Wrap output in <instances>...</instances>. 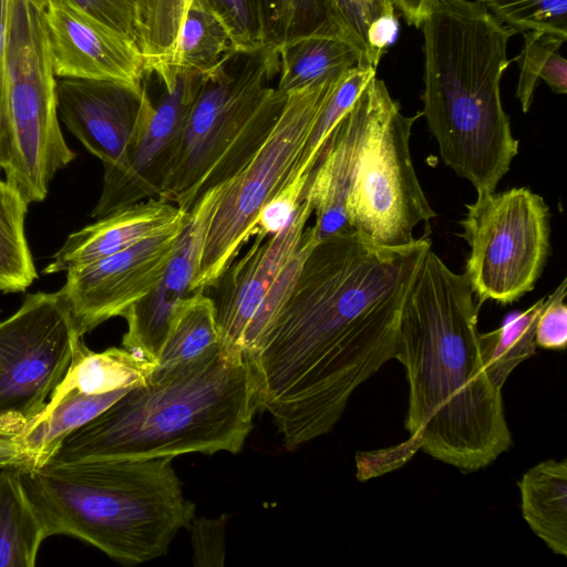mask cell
Here are the masks:
<instances>
[{
  "label": "cell",
  "mask_w": 567,
  "mask_h": 567,
  "mask_svg": "<svg viewBox=\"0 0 567 567\" xmlns=\"http://www.w3.org/2000/svg\"><path fill=\"white\" fill-rule=\"evenodd\" d=\"M431 248L382 247L354 231L318 240L247 360L258 410L287 450L329 433L353 392L398 348L402 309Z\"/></svg>",
  "instance_id": "cell-1"
},
{
  "label": "cell",
  "mask_w": 567,
  "mask_h": 567,
  "mask_svg": "<svg viewBox=\"0 0 567 567\" xmlns=\"http://www.w3.org/2000/svg\"><path fill=\"white\" fill-rule=\"evenodd\" d=\"M481 305L465 272L430 248L408 292L394 359L409 383L405 429L426 454L476 472L513 445L502 389L478 346Z\"/></svg>",
  "instance_id": "cell-2"
},
{
  "label": "cell",
  "mask_w": 567,
  "mask_h": 567,
  "mask_svg": "<svg viewBox=\"0 0 567 567\" xmlns=\"http://www.w3.org/2000/svg\"><path fill=\"white\" fill-rule=\"evenodd\" d=\"M258 411L245 355L220 343L130 389L47 463L238 453ZM45 463V464H47Z\"/></svg>",
  "instance_id": "cell-3"
},
{
  "label": "cell",
  "mask_w": 567,
  "mask_h": 567,
  "mask_svg": "<svg viewBox=\"0 0 567 567\" xmlns=\"http://www.w3.org/2000/svg\"><path fill=\"white\" fill-rule=\"evenodd\" d=\"M421 27L422 115L444 164L477 195L493 193L518 153L499 91L516 32L478 0H435Z\"/></svg>",
  "instance_id": "cell-4"
},
{
  "label": "cell",
  "mask_w": 567,
  "mask_h": 567,
  "mask_svg": "<svg viewBox=\"0 0 567 567\" xmlns=\"http://www.w3.org/2000/svg\"><path fill=\"white\" fill-rule=\"evenodd\" d=\"M172 461L89 460L18 471L49 537H76L115 560L141 564L166 555L194 519Z\"/></svg>",
  "instance_id": "cell-5"
},
{
  "label": "cell",
  "mask_w": 567,
  "mask_h": 567,
  "mask_svg": "<svg viewBox=\"0 0 567 567\" xmlns=\"http://www.w3.org/2000/svg\"><path fill=\"white\" fill-rule=\"evenodd\" d=\"M278 48L229 54L202 85L189 111L178 156L158 198L190 212L210 188L228 183L274 128L287 95L272 85Z\"/></svg>",
  "instance_id": "cell-6"
},
{
  "label": "cell",
  "mask_w": 567,
  "mask_h": 567,
  "mask_svg": "<svg viewBox=\"0 0 567 567\" xmlns=\"http://www.w3.org/2000/svg\"><path fill=\"white\" fill-rule=\"evenodd\" d=\"M56 76L41 11L11 0L0 105V168L28 204L47 198L58 171L76 156L59 123Z\"/></svg>",
  "instance_id": "cell-7"
},
{
  "label": "cell",
  "mask_w": 567,
  "mask_h": 567,
  "mask_svg": "<svg viewBox=\"0 0 567 567\" xmlns=\"http://www.w3.org/2000/svg\"><path fill=\"white\" fill-rule=\"evenodd\" d=\"M367 112L346 199L351 229L382 247L412 244L415 227L436 216L413 167L410 136L422 112L406 116L375 75L364 87Z\"/></svg>",
  "instance_id": "cell-8"
},
{
  "label": "cell",
  "mask_w": 567,
  "mask_h": 567,
  "mask_svg": "<svg viewBox=\"0 0 567 567\" xmlns=\"http://www.w3.org/2000/svg\"><path fill=\"white\" fill-rule=\"evenodd\" d=\"M347 71L288 93L264 144L224 187L206 231L193 291L210 289L252 237L265 204L295 176L320 110Z\"/></svg>",
  "instance_id": "cell-9"
},
{
  "label": "cell",
  "mask_w": 567,
  "mask_h": 567,
  "mask_svg": "<svg viewBox=\"0 0 567 567\" xmlns=\"http://www.w3.org/2000/svg\"><path fill=\"white\" fill-rule=\"evenodd\" d=\"M462 237L470 247L465 274L482 306L517 301L532 291L550 251V214L526 187L480 194L466 205Z\"/></svg>",
  "instance_id": "cell-10"
},
{
  "label": "cell",
  "mask_w": 567,
  "mask_h": 567,
  "mask_svg": "<svg viewBox=\"0 0 567 567\" xmlns=\"http://www.w3.org/2000/svg\"><path fill=\"white\" fill-rule=\"evenodd\" d=\"M82 342L58 291L28 295L0 321V416L40 414Z\"/></svg>",
  "instance_id": "cell-11"
},
{
  "label": "cell",
  "mask_w": 567,
  "mask_h": 567,
  "mask_svg": "<svg viewBox=\"0 0 567 567\" xmlns=\"http://www.w3.org/2000/svg\"><path fill=\"white\" fill-rule=\"evenodd\" d=\"M202 74L179 70L154 104L146 90L135 131L118 159L104 166L103 186L91 217L158 197L179 153Z\"/></svg>",
  "instance_id": "cell-12"
},
{
  "label": "cell",
  "mask_w": 567,
  "mask_h": 567,
  "mask_svg": "<svg viewBox=\"0 0 567 567\" xmlns=\"http://www.w3.org/2000/svg\"><path fill=\"white\" fill-rule=\"evenodd\" d=\"M188 216L130 248L66 271L65 284L58 292L80 336L111 318L123 317L155 286Z\"/></svg>",
  "instance_id": "cell-13"
},
{
  "label": "cell",
  "mask_w": 567,
  "mask_h": 567,
  "mask_svg": "<svg viewBox=\"0 0 567 567\" xmlns=\"http://www.w3.org/2000/svg\"><path fill=\"white\" fill-rule=\"evenodd\" d=\"M313 209L303 198L280 231L262 236L255 234L251 246L235 258L210 288L220 344L230 352L244 355V340L265 297L282 269L296 254Z\"/></svg>",
  "instance_id": "cell-14"
},
{
  "label": "cell",
  "mask_w": 567,
  "mask_h": 567,
  "mask_svg": "<svg viewBox=\"0 0 567 567\" xmlns=\"http://www.w3.org/2000/svg\"><path fill=\"white\" fill-rule=\"evenodd\" d=\"M41 14L56 78L143 84V56L128 38L69 0H49Z\"/></svg>",
  "instance_id": "cell-15"
},
{
  "label": "cell",
  "mask_w": 567,
  "mask_h": 567,
  "mask_svg": "<svg viewBox=\"0 0 567 567\" xmlns=\"http://www.w3.org/2000/svg\"><path fill=\"white\" fill-rule=\"evenodd\" d=\"M225 185L210 188L197 200L161 278L123 315L127 324L123 347L155 364L175 310L194 292L206 231Z\"/></svg>",
  "instance_id": "cell-16"
},
{
  "label": "cell",
  "mask_w": 567,
  "mask_h": 567,
  "mask_svg": "<svg viewBox=\"0 0 567 567\" xmlns=\"http://www.w3.org/2000/svg\"><path fill=\"white\" fill-rule=\"evenodd\" d=\"M147 86L110 79L59 78L58 114L103 165L115 163L137 125Z\"/></svg>",
  "instance_id": "cell-17"
},
{
  "label": "cell",
  "mask_w": 567,
  "mask_h": 567,
  "mask_svg": "<svg viewBox=\"0 0 567 567\" xmlns=\"http://www.w3.org/2000/svg\"><path fill=\"white\" fill-rule=\"evenodd\" d=\"M188 213L158 197L114 210L70 234L43 272L68 271L122 251L185 220Z\"/></svg>",
  "instance_id": "cell-18"
},
{
  "label": "cell",
  "mask_w": 567,
  "mask_h": 567,
  "mask_svg": "<svg viewBox=\"0 0 567 567\" xmlns=\"http://www.w3.org/2000/svg\"><path fill=\"white\" fill-rule=\"evenodd\" d=\"M367 112L364 90L331 133L321 156L310 174L306 196L316 220L317 240L353 231L346 214V199L362 137Z\"/></svg>",
  "instance_id": "cell-19"
},
{
  "label": "cell",
  "mask_w": 567,
  "mask_h": 567,
  "mask_svg": "<svg viewBox=\"0 0 567 567\" xmlns=\"http://www.w3.org/2000/svg\"><path fill=\"white\" fill-rule=\"evenodd\" d=\"M156 368L154 362L125 349L109 348L93 352L84 342L44 408H51L66 394H102L147 383Z\"/></svg>",
  "instance_id": "cell-20"
},
{
  "label": "cell",
  "mask_w": 567,
  "mask_h": 567,
  "mask_svg": "<svg viewBox=\"0 0 567 567\" xmlns=\"http://www.w3.org/2000/svg\"><path fill=\"white\" fill-rule=\"evenodd\" d=\"M522 515L532 532L557 555H567V460H546L517 482Z\"/></svg>",
  "instance_id": "cell-21"
},
{
  "label": "cell",
  "mask_w": 567,
  "mask_h": 567,
  "mask_svg": "<svg viewBox=\"0 0 567 567\" xmlns=\"http://www.w3.org/2000/svg\"><path fill=\"white\" fill-rule=\"evenodd\" d=\"M132 389V388H131ZM130 389L102 394L72 392L28 422L19 441L29 455V468L44 465L74 431L96 417Z\"/></svg>",
  "instance_id": "cell-22"
},
{
  "label": "cell",
  "mask_w": 567,
  "mask_h": 567,
  "mask_svg": "<svg viewBox=\"0 0 567 567\" xmlns=\"http://www.w3.org/2000/svg\"><path fill=\"white\" fill-rule=\"evenodd\" d=\"M48 533L18 467L0 468V567H33Z\"/></svg>",
  "instance_id": "cell-23"
},
{
  "label": "cell",
  "mask_w": 567,
  "mask_h": 567,
  "mask_svg": "<svg viewBox=\"0 0 567 567\" xmlns=\"http://www.w3.org/2000/svg\"><path fill=\"white\" fill-rule=\"evenodd\" d=\"M278 53L276 87L286 94L359 64L368 65L358 48L333 35L301 37L279 47Z\"/></svg>",
  "instance_id": "cell-24"
},
{
  "label": "cell",
  "mask_w": 567,
  "mask_h": 567,
  "mask_svg": "<svg viewBox=\"0 0 567 567\" xmlns=\"http://www.w3.org/2000/svg\"><path fill=\"white\" fill-rule=\"evenodd\" d=\"M194 0H136L140 51L145 76L168 85L178 70L172 66L181 28Z\"/></svg>",
  "instance_id": "cell-25"
},
{
  "label": "cell",
  "mask_w": 567,
  "mask_h": 567,
  "mask_svg": "<svg viewBox=\"0 0 567 567\" xmlns=\"http://www.w3.org/2000/svg\"><path fill=\"white\" fill-rule=\"evenodd\" d=\"M218 343L220 331L214 302L204 290H196L175 310L155 371L188 362Z\"/></svg>",
  "instance_id": "cell-26"
},
{
  "label": "cell",
  "mask_w": 567,
  "mask_h": 567,
  "mask_svg": "<svg viewBox=\"0 0 567 567\" xmlns=\"http://www.w3.org/2000/svg\"><path fill=\"white\" fill-rule=\"evenodd\" d=\"M234 52L237 51L221 19L205 0H194L178 34L173 70L205 75Z\"/></svg>",
  "instance_id": "cell-27"
},
{
  "label": "cell",
  "mask_w": 567,
  "mask_h": 567,
  "mask_svg": "<svg viewBox=\"0 0 567 567\" xmlns=\"http://www.w3.org/2000/svg\"><path fill=\"white\" fill-rule=\"evenodd\" d=\"M548 296L524 311L511 313L503 324L489 332L478 333V346L485 371L491 381L503 388L514 369L535 354V331Z\"/></svg>",
  "instance_id": "cell-28"
},
{
  "label": "cell",
  "mask_w": 567,
  "mask_h": 567,
  "mask_svg": "<svg viewBox=\"0 0 567 567\" xmlns=\"http://www.w3.org/2000/svg\"><path fill=\"white\" fill-rule=\"evenodd\" d=\"M255 2L265 45L279 48L291 40L312 34L333 35L348 41L328 0H255Z\"/></svg>",
  "instance_id": "cell-29"
},
{
  "label": "cell",
  "mask_w": 567,
  "mask_h": 567,
  "mask_svg": "<svg viewBox=\"0 0 567 567\" xmlns=\"http://www.w3.org/2000/svg\"><path fill=\"white\" fill-rule=\"evenodd\" d=\"M28 203L0 179V291L22 292L38 278L24 231Z\"/></svg>",
  "instance_id": "cell-30"
},
{
  "label": "cell",
  "mask_w": 567,
  "mask_h": 567,
  "mask_svg": "<svg viewBox=\"0 0 567 567\" xmlns=\"http://www.w3.org/2000/svg\"><path fill=\"white\" fill-rule=\"evenodd\" d=\"M350 43L377 69L398 31L392 0H328Z\"/></svg>",
  "instance_id": "cell-31"
},
{
  "label": "cell",
  "mask_w": 567,
  "mask_h": 567,
  "mask_svg": "<svg viewBox=\"0 0 567 567\" xmlns=\"http://www.w3.org/2000/svg\"><path fill=\"white\" fill-rule=\"evenodd\" d=\"M524 44L514 60L519 68L516 97L523 112L532 105L538 80H543L553 92H567V60L559 49L567 38L548 31L523 32Z\"/></svg>",
  "instance_id": "cell-32"
},
{
  "label": "cell",
  "mask_w": 567,
  "mask_h": 567,
  "mask_svg": "<svg viewBox=\"0 0 567 567\" xmlns=\"http://www.w3.org/2000/svg\"><path fill=\"white\" fill-rule=\"evenodd\" d=\"M375 70L370 65L359 64L342 75L320 110L295 176L311 174L334 127L353 106L368 82L375 75Z\"/></svg>",
  "instance_id": "cell-33"
},
{
  "label": "cell",
  "mask_w": 567,
  "mask_h": 567,
  "mask_svg": "<svg viewBox=\"0 0 567 567\" xmlns=\"http://www.w3.org/2000/svg\"><path fill=\"white\" fill-rule=\"evenodd\" d=\"M515 32L548 31L567 38V0H478Z\"/></svg>",
  "instance_id": "cell-34"
},
{
  "label": "cell",
  "mask_w": 567,
  "mask_h": 567,
  "mask_svg": "<svg viewBox=\"0 0 567 567\" xmlns=\"http://www.w3.org/2000/svg\"><path fill=\"white\" fill-rule=\"evenodd\" d=\"M226 25L235 51L265 47L255 0H205Z\"/></svg>",
  "instance_id": "cell-35"
},
{
  "label": "cell",
  "mask_w": 567,
  "mask_h": 567,
  "mask_svg": "<svg viewBox=\"0 0 567 567\" xmlns=\"http://www.w3.org/2000/svg\"><path fill=\"white\" fill-rule=\"evenodd\" d=\"M310 175L293 176L260 210L255 234L274 235L284 229L299 207Z\"/></svg>",
  "instance_id": "cell-36"
},
{
  "label": "cell",
  "mask_w": 567,
  "mask_h": 567,
  "mask_svg": "<svg viewBox=\"0 0 567 567\" xmlns=\"http://www.w3.org/2000/svg\"><path fill=\"white\" fill-rule=\"evenodd\" d=\"M225 515L216 518L200 517L193 519L190 545L193 561L197 567H223L226 556Z\"/></svg>",
  "instance_id": "cell-37"
},
{
  "label": "cell",
  "mask_w": 567,
  "mask_h": 567,
  "mask_svg": "<svg viewBox=\"0 0 567 567\" xmlns=\"http://www.w3.org/2000/svg\"><path fill=\"white\" fill-rule=\"evenodd\" d=\"M133 41L140 49L136 0H69Z\"/></svg>",
  "instance_id": "cell-38"
},
{
  "label": "cell",
  "mask_w": 567,
  "mask_h": 567,
  "mask_svg": "<svg viewBox=\"0 0 567 567\" xmlns=\"http://www.w3.org/2000/svg\"><path fill=\"white\" fill-rule=\"evenodd\" d=\"M566 279L548 295L535 331L537 347L547 350H564L567 344Z\"/></svg>",
  "instance_id": "cell-39"
},
{
  "label": "cell",
  "mask_w": 567,
  "mask_h": 567,
  "mask_svg": "<svg viewBox=\"0 0 567 567\" xmlns=\"http://www.w3.org/2000/svg\"><path fill=\"white\" fill-rule=\"evenodd\" d=\"M24 425L25 422L14 414L0 416V468L29 466V455L19 441V434Z\"/></svg>",
  "instance_id": "cell-40"
},
{
  "label": "cell",
  "mask_w": 567,
  "mask_h": 567,
  "mask_svg": "<svg viewBox=\"0 0 567 567\" xmlns=\"http://www.w3.org/2000/svg\"><path fill=\"white\" fill-rule=\"evenodd\" d=\"M406 22L420 28L435 0H392Z\"/></svg>",
  "instance_id": "cell-41"
},
{
  "label": "cell",
  "mask_w": 567,
  "mask_h": 567,
  "mask_svg": "<svg viewBox=\"0 0 567 567\" xmlns=\"http://www.w3.org/2000/svg\"><path fill=\"white\" fill-rule=\"evenodd\" d=\"M11 0H0V78H3V59Z\"/></svg>",
  "instance_id": "cell-42"
},
{
  "label": "cell",
  "mask_w": 567,
  "mask_h": 567,
  "mask_svg": "<svg viewBox=\"0 0 567 567\" xmlns=\"http://www.w3.org/2000/svg\"><path fill=\"white\" fill-rule=\"evenodd\" d=\"M34 7H37L40 11L44 9L49 0H29Z\"/></svg>",
  "instance_id": "cell-43"
},
{
  "label": "cell",
  "mask_w": 567,
  "mask_h": 567,
  "mask_svg": "<svg viewBox=\"0 0 567 567\" xmlns=\"http://www.w3.org/2000/svg\"><path fill=\"white\" fill-rule=\"evenodd\" d=\"M2 86H3V78H0V105H1V97H2Z\"/></svg>",
  "instance_id": "cell-44"
}]
</instances>
